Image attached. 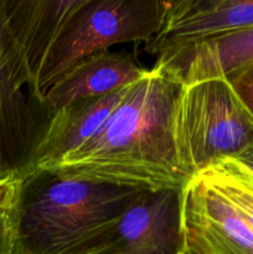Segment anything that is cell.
Instances as JSON below:
<instances>
[{"label":"cell","mask_w":253,"mask_h":254,"mask_svg":"<svg viewBox=\"0 0 253 254\" xmlns=\"http://www.w3.org/2000/svg\"><path fill=\"white\" fill-rule=\"evenodd\" d=\"M141 191L35 169L10 206L16 254H92Z\"/></svg>","instance_id":"obj_2"},{"label":"cell","mask_w":253,"mask_h":254,"mask_svg":"<svg viewBox=\"0 0 253 254\" xmlns=\"http://www.w3.org/2000/svg\"><path fill=\"white\" fill-rule=\"evenodd\" d=\"M222 196L253 223V173L236 161L223 159L196 176Z\"/></svg>","instance_id":"obj_13"},{"label":"cell","mask_w":253,"mask_h":254,"mask_svg":"<svg viewBox=\"0 0 253 254\" xmlns=\"http://www.w3.org/2000/svg\"><path fill=\"white\" fill-rule=\"evenodd\" d=\"M183 84L161 67L128 87L126 96L88 141L51 171L72 180L139 190H183L173 133Z\"/></svg>","instance_id":"obj_1"},{"label":"cell","mask_w":253,"mask_h":254,"mask_svg":"<svg viewBox=\"0 0 253 254\" xmlns=\"http://www.w3.org/2000/svg\"><path fill=\"white\" fill-rule=\"evenodd\" d=\"M183 190L141 191L92 254L183 253Z\"/></svg>","instance_id":"obj_6"},{"label":"cell","mask_w":253,"mask_h":254,"mask_svg":"<svg viewBox=\"0 0 253 254\" xmlns=\"http://www.w3.org/2000/svg\"><path fill=\"white\" fill-rule=\"evenodd\" d=\"M54 114L0 0V180H20L35 170Z\"/></svg>","instance_id":"obj_5"},{"label":"cell","mask_w":253,"mask_h":254,"mask_svg":"<svg viewBox=\"0 0 253 254\" xmlns=\"http://www.w3.org/2000/svg\"><path fill=\"white\" fill-rule=\"evenodd\" d=\"M181 254H183V253H181Z\"/></svg>","instance_id":"obj_19"},{"label":"cell","mask_w":253,"mask_h":254,"mask_svg":"<svg viewBox=\"0 0 253 254\" xmlns=\"http://www.w3.org/2000/svg\"><path fill=\"white\" fill-rule=\"evenodd\" d=\"M11 202L0 211V254H16L14 230H12L11 208H10Z\"/></svg>","instance_id":"obj_15"},{"label":"cell","mask_w":253,"mask_h":254,"mask_svg":"<svg viewBox=\"0 0 253 254\" xmlns=\"http://www.w3.org/2000/svg\"><path fill=\"white\" fill-rule=\"evenodd\" d=\"M253 26V0L169 1L160 31L145 50L160 55Z\"/></svg>","instance_id":"obj_8"},{"label":"cell","mask_w":253,"mask_h":254,"mask_svg":"<svg viewBox=\"0 0 253 254\" xmlns=\"http://www.w3.org/2000/svg\"><path fill=\"white\" fill-rule=\"evenodd\" d=\"M181 223L186 254H253V223L197 178L183 190Z\"/></svg>","instance_id":"obj_7"},{"label":"cell","mask_w":253,"mask_h":254,"mask_svg":"<svg viewBox=\"0 0 253 254\" xmlns=\"http://www.w3.org/2000/svg\"><path fill=\"white\" fill-rule=\"evenodd\" d=\"M17 181L19 180H11V179L0 180V211L6 207L7 205H10V202L14 198Z\"/></svg>","instance_id":"obj_16"},{"label":"cell","mask_w":253,"mask_h":254,"mask_svg":"<svg viewBox=\"0 0 253 254\" xmlns=\"http://www.w3.org/2000/svg\"><path fill=\"white\" fill-rule=\"evenodd\" d=\"M168 6L165 0H78L42 60L39 91L45 97L74 64L113 45L149 44L160 31Z\"/></svg>","instance_id":"obj_4"},{"label":"cell","mask_w":253,"mask_h":254,"mask_svg":"<svg viewBox=\"0 0 253 254\" xmlns=\"http://www.w3.org/2000/svg\"><path fill=\"white\" fill-rule=\"evenodd\" d=\"M77 2L78 0H5L10 25L26 55L35 82L47 50Z\"/></svg>","instance_id":"obj_12"},{"label":"cell","mask_w":253,"mask_h":254,"mask_svg":"<svg viewBox=\"0 0 253 254\" xmlns=\"http://www.w3.org/2000/svg\"><path fill=\"white\" fill-rule=\"evenodd\" d=\"M253 118V68L227 78Z\"/></svg>","instance_id":"obj_14"},{"label":"cell","mask_w":253,"mask_h":254,"mask_svg":"<svg viewBox=\"0 0 253 254\" xmlns=\"http://www.w3.org/2000/svg\"><path fill=\"white\" fill-rule=\"evenodd\" d=\"M183 254H186V253H185V251H184V252H183Z\"/></svg>","instance_id":"obj_18"},{"label":"cell","mask_w":253,"mask_h":254,"mask_svg":"<svg viewBox=\"0 0 253 254\" xmlns=\"http://www.w3.org/2000/svg\"><path fill=\"white\" fill-rule=\"evenodd\" d=\"M155 66L181 84L230 78L253 68V26L156 56Z\"/></svg>","instance_id":"obj_9"},{"label":"cell","mask_w":253,"mask_h":254,"mask_svg":"<svg viewBox=\"0 0 253 254\" xmlns=\"http://www.w3.org/2000/svg\"><path fill=\"white\" fill-rule=\"evenodd\" d=\"M146 72L129 54L104 50L67 71L47 89L45 102L55 113L81 99L114 93L140 79Z\"/></svg>","instance_id":"obj_10"},{"label":"cell","mask_w":253,"mask_h":254,"mask_svg":"<svg viewBox=\"0 0 253 254\" xmlns=\"http://www.w3.org/2000/svg\"><path fill=\"white\" fill-rule=\"evenodd\" d=\"M174 143L189 180L253 146V118L227 78L183 84L175 102Z\"/></svg>","instance_id":"obj_3"},{"label":"cell","mask_w":253,"mask_h":254,"mask_svg":"<svg viewBox=\"0 0 253 254\" xmlns=\"http://www.w3.org/2000/svg\"><path fill=\"white\" fill-rule=\"evenodd\" d=\"M128 87L107 96L81 99L55 112L39 150L35 169H54L67 155L88 141L121 103Z\"/></svg>","instance_id":"obj_11"},{"label":"cell","mask_w":253,"mask_h":254,"mask_svg":"<svg viewBox=\"0 0 253 254\" xmlns=\"http://www.w3.org/2000/svg\"><path fill=\"white\" fill-rule=\"evenodd\" d=\"M232 159H235L236 161L242 164L245 168H247L248 170L253 173V146H251L250 149H247V150L243 151L242 154H240V155Z\"/></svg>","instance_id":"obj_17"}]
</instances>
